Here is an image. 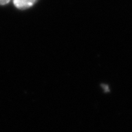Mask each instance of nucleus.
<instances>
[{
	"label": "nucleus",
	"instance_id": "nucleus-1",
	"mask_svg": "<svg viewBox=\"0 0 132 132\" xmlns=\"http://www.w3.org/2000/svg\"><path fill=\"white\" fill-rule=\"evenodd\" d=\"M38 0H13L15 7L18 10H26L34 6Z\"/></svg>",
	"mask_w": 132,
	"mask_h": 132
},
{
	"label": "nucleus",
	"instance_id": "nucleus-2",
	"mask_svg": "<svg viewBox=\"0 0 132 132\" xmlns=\"http://www.w3.org/2000/svg\"><path fill=\"white\" fill-rule=\"evenodd\" d=\"M11 0H0V5H5L8 4Z\"/></svg>",
	"mask_w": 132,
	"mask_h": 132
}]
</instances>
